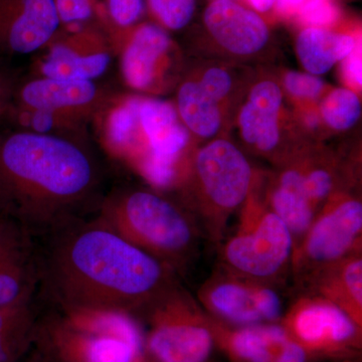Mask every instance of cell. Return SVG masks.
<instances>
[{
	"label": "cell",
	"instance_id": "cell-1",
	"mask_svg": "<svg viewBox=\"0 0 362 362\" xmlns=\"http://www.w3.org/2000/svg\"><path fill=\"white\" fill-rule=\"evenodd\" d=\"M40 258V281L61 310L132 312L169 289V267L95 218L66 223Z\"/></svg>",
	"mask_w": 362,
	"mask_h": 362
},
{
	"label": "cell",
	"instance_id": "cell-2",
	"mask_svg": "<svg viewBox=\"0 0 362 362\" xmlns=\"http://www.w3.org/2000/svg\"><path fill=\"white\" fill-rule=\"evenodd\" d=\"M96 180L90 156L68 140L18 132L0 141V204L30 235L68 223Z\"/></svg>",
	"mask_w": 362,
	"mask_h": 362
},
{
	"label": "cell",
	"instance_id": "cell-3",
	"mask_svg": "<svg viewBox=\"0 0 362 362\" xmlns=\"http://www.w3.org/2000/svg\"><path fill=\"white\" fill-rule=\"evenodd\" d=\"M188 139L175 109L159 100H126L107 121V140L112 148L137 164L157 187L173 182L176 160Z\"/></svg>",
	"mask_w": 362,
	"mask_h": 362
},
{
	"label": "cell",
	"instance_id": "cell-4",
	"mask_svg": "<svg viewBox=\"0 0 362 362\" xmlns=\"http://www.w3.org/2000/svg\"><path fill=\"white\" fill-rule=\"evenodd\" d=\"M97 220L168 267L187 254L194 240L192 226L180 209L143 190L107 199Z\"/></svg>",
	"mask_w": 362,
	"mask_h": 362
},
{
	"label": "cell",
	"instance_id": "cell-5",
	"mask_svg": "<svg viewBox=\"0 0 362 362\" xmlns=\"http://www.w3.org/2000/svg\"><path fill=\"white\" fill-rule=\"evenodd\" d=\"M170 290L151 304V327L144 349L154 362H204L213 349V337L187 300Z\"/></svg>",
	"mask_w": 362,
	"mask_h": 362
},
{
	"label": "cell",
	"instance_id": "cell-6",
	"mask_svg": "<svg viewBox=\"0 0 362 362\" xmlns=\"http://www.w3.org/2000/svg\"><path fill=\"white\" fill-rule=\"evenodd\" d=\"M33 347L52 362H133L144 354L123 338L77 325L61 313L40 321Z\"/></svg>",
	"mask_w": 362,
	"mask_h": 362
},
{
	"label": "cell",
	"instance_id": "cell-7",
	"mask_svg": "<svg viewBox=\"0 0 362 362\" xmlns=\"http://www.w3.org/2000/svg\"><path fill=\"white\" fill-rule=\"evenodd\" d=\"M292 233L274 211L244 225L226 246V261L235 270L257 278L277 273L291 255Z\"/></svg>",
	"mask_w": 362,
	"mask_h": 362
},
{
	"label": "cell",
	"instance_id": "cell-8",
	"mask_svg": "<svg viewBox=\"0 0 362 362\" xmlns=\"http://www.w3.org/2000/svg\"><path fill=\"white\" fill-rule=\"evenodd\" d=\"M195 168L204 194L216 209L233 211L246 199L252 169L232 143L223 139L209 143L199 151Z\"/></svg>",
	"mask_w": 362,
	"mask_h": 362
},
{
	"label": "cell",
	"instance_id": "cell-9",
	"mask_svg": "<svg viewBox=\"0 0 362 362\" xmlns=\"http://www.w3.org/2000/svg\"><path fill=\"white\" fill-rule=\"evenodd\" d=\"M59 25L54 0H0V52L32 54L56 35Z\"/></svg>",
	"mask_w": 362,
	"mask_h": 362
},
{
	"label": "cell",
	"instance_id": "cell-10",
	"mask_svg": "<svg viewBox=\"0 0 362 362\" xmlns=\"http://www.w3.org/2000/svg\"><path fill=\"white\" fill-rule=\"evenodd\" d=\"M39 264L30 233L13 221L0 223V306L35 292Z\"/></svg>",
	"mask_w": 362,
	"mask_h": 362
},
{
	"label": "cell",
	"instance_id": "cell-11",
	"mask_svg": "<svg viewBox=\"0 0 362 362\" xmlns=\"http://www.w3.org/2000/svg\"><path fill=\"white\" fill-rule=\"evenodd\" d=\"M204 23L218 45L240 56L261 51L270 37L263 18L233 0H213L204 11Z\"/></svg>",
	"mask_w": 362,
	"mask_h": 362
},
{
	"label": "cell",
	"instance_id": "cell-12",
	"mask_svg": "<svg viewBox=\"0 0 362 362\" xmlns=\"http://www.w3.org/2000/svg\"><path fill=\"white\" fill-rule=\"evenodd\" d=\"M310 228L304 245L307 259L328 263L341 258L361 235V202L356 199L339 202L327 209Z\"/></svg>",
	"mask_w": 362,
	"mask_h": 362
},
{
	"label": "cell",
	"instance_id": "cell-13",
	"mask_svg": "<svg viewBox=\"0 0 362 362\" xmlns=\"http://www.w3.org/2000/svg\"><path fill=\"white\" fill-rule=\"evenodd\" d=\"M206 299L214 311L233 322L274 320L280 314V300L275 292L242 283H218L209 289Z\"/></svg>",
	"mask_w": 362,
	"mask_h": 362
},
{
	"label": "cell",
	"instance_id": "cell-14",
	"mask_svg": "<svg viewBox=\"0 0 362 362\" xmlns=\"http://www.w3.org/2000/svg\"><path fill=\"white\" fill-rule=\"evenodd\" d=\"M281 106L282 92L276 83L263 81L252 88L240 114V132L247 144L262 152L277 146Z\"/></svg>",
	"mask_w": 362,
	"mask_h": 362
},
{
	"label": "cell",
	"instance_id": "cell-15",
	"mask_svg": "<svg viewBox=\"0 0 362 362\" xmlns=\"http://www.w3.org/2000/svg\"><path fill=\"white\" fill-rule=\"evenodd\" d=\"M169 45L170 39L161 26L142 23L133 30L122 59L124 78L131 87L142 90L151 85Z\"/></svg>",
	"mask_w": 362,
	"mask_h": 362
},
{
	"label": "cell",
	"instance_id": "cell-16",
	"mask_svg": "<svg viewBox=\"0 0 362 362\" xmlns=\"http://www.w3.org/2000/svg\"><path fill=\"white\" fill-rule=\"evenodd\" d=\"M92 81L45 78L26 84L21 90L23 106L40 113L54 114L92 103L96 98Z\"/></svg>",
	"mask_w": 362,
	"mask_h": 362
},
{
	"label": "cell",
	"instance_id": "cell-17",
	"mask_svg": "<svg viewBox=\"0 0 362 362\" xmlns=\"http://www.w3.org/2000/svg\"><path fill=\"white\" fill-rule=\"evenodd\" d=\"M35 293L0 306V362H18L35 346L37 319Z\"/></svg>",
	"mask_w": 362,
	"mask_h": 362
},
{
	"label": "cell",
	"instance_id": "cell-18",
	"mask_svg": "<svg viewBox=\"0 0 362 362\" xmlns=\"http://www.w3.org/2000/svg\"><path fill=\"white\" fill-rule=\"evenodd\" d=\"M110 57L103 49L78 47L77 37L57 42L42 65L45 78L59 80L90 81L108 68Z\"/></svg>",
	"mask_w": 362,
	"mask_h": 362
},
{
	"label": "cell",
	"instance_id": "cell-19",
	"mask_svg": "<svg viewBox=\"0 0 362 362\" xmlns=\"http://www.w3.org/2000/svg\"><path fill=\"white\" fill-rule=\"evenodd\" d=\"M356 45L357 40L352 35L309 26L298 35L296 49L305 70L312 75H322L337 62L347 58Z\"/></svg>",
	"mask_w": 362,
	"mask_h": 362
},
{
	"label": "cell",
	"instance_id": "cell-20",
	"mask_svg": "<svg viewBox=\"0 0 362 362\" xmlns=\"http://www.w3.org/2000/svg\"><path fill=\"white\" fill-rule=\"evenodd\" d=\"M294 329L311 344L346 341L356 332L354 322L342 309L324 302L302 307L295 316Z\"/></svg>",
	"mask_w": 362,
	"mask_h": 362
},
{
	"label": "cell",
	"instance_id": "cell-21",
	"mask_svg": "<svg viewBox=\"0 0 362 362\" xmlns=\"http://www.w3.org/2000/svg\"><path fill=\"white\" fill-rule=\"evenodd\" d=\"M272 204L274 213L282 218L292 235H301L310 228L314 206L305 192L303 175L300 171L292 169L283 173Z\"/></svg>",
	"mask_w": 362,
	"mask_h": 362
},
{
	"label": "cell",
	"instance_id": "cell-22",
	"mask_svg": "<svg viewBox=\"0 0 362 362\" xmlns=\"http://www.w3.org/2000/svg\"><path fill=\"white\" fill-rule=\"evenodd\" d=\"M218 100L201 82H187L178 92V111L183 122L194 134L209 138L220 130L221 115Z\"/></svg>",
	"mask_w": 362,
	"mask_h": 362
},
{
	"label": "cell",
	"instance_id": "cell-23",
	"mask_svg": "<svg viewBox=\"0 0 362 362\" xmlns=\"http://www.w3.org/2000/svg\"><path fill=\"white\" fill-rule=\"evenodd\" d=\"M289 341L287 333L279 326H255L233 335V350L247 362H272L280 356L278 349Z\"/></svg>",
	"mask_w": 362,
	"mask_h": 362
},
{
	"label": "cell",
	"instance_id": "cell-24",
	"mask_svg": "<svg viewBox=\"0 0 362 362\" xmlns=\"http://www.w3.org/2000/svg\"><path fill=\"white\" fill-rule=\"evenodd\" d=\"M361 113V101L356 93L345 88L333 90L321 104L324 120L335 130L349 129L357 122Z\"/></svg>",
	"mask_w": 362,
	"mask_h": 362
},
{
	"label": "cell",
	"instance_id": "cell-25",
	"mask_svg": "<svg viewBox=\"0 0 362 362\" xmlns=\"http://www.w3.org/2000/svg\"><path fill=\"white\" fill-rule=\"evenodd\" d=\"M157 20L169 30L185 28L194 16L197 0H147Z\"/></svg>",
	"mask_w": 362,
	"mask_h": 362
},
{
	"label": "cell",
	"instance_id": "cell-26",
	"mask_svg": "<svg viewBox=\"0 0 362 362\" xmlns=\"http://www.w3.org/2000/svg\"><path fill=\"white\" fill-rule=\"evenodd\" d=\"M300 18L314 28H324L337 21V8L332 0H305L298 8Z\"/></svg>",
	"mask_w": 362,
	"mask_h": 362
},
{
	"label": "cell",
	"instance_id": "cell-27",
	"mask_svg": "<svg viewBox=\"0 0 362 362\" xmlns=\"http://www.w3.org/2000/svg\"><path fill=\"white\" fill-rule=\"evenodd\" d=\"M144 7V0H107L109 18L118 28H128L137 23Z\"/></svg>",
	"mask_w": 362,
	"mask_h": 362
},
{
	"label": "cell",
	"instance_id": "cell-28",
	"mask_svg": "<svg viewBox=\"0 0 362 362\" xmlns=\"http://www.w3.org/2000/svg\"><path fill=\"white\" fill-rule=\"evenodd\" d=\"M286 89L293 96L302 99H313L322 92L324 83L315 76L290 71L285 76Z\"/></svg>",
	"mask_w": 362,
	"mask_h": 362
},
{
	"label": "cell",
	"instance_id": "cell-29",
	"mask_svg": "<svg viewBox=\"0 0 362 362\" xmlns=\"http://www.w3.org/2000/svg\"><path fill=\"white\" fill-rule=\"evenodd\" d=\"M343 296L349 297L354 308H361L362 303V262L361 259H352L349 262L342 271Z\"/></svg>",
	"mask_w": 362,
	"mask_h": 362
},
{
	"label": "cell",
	"instance_id": "cell-30",
	"mask_svg": "<svg viewBox=\"0 0 362 362\" xmlns=\"http://www.w3.org/2000/svg\"><path fill=\"white\" fill-rule=\"evenodd\" d=\"M62 23H84L94 14V0H54Z\"/></svg>",
	"mask_w": 362,
	"mask_h": 362
},
{
	"label": "cell",
	"instance_id": "cell-31",
	"mask_svg": "<svg viewBox=\"0 0 362 362\" xmlns=\"http://www.w3.org/2000/svg\"><path fill=\"white\" fill-rule=\"evenodd\" d=\"M303 185L305 192L314 206V204L323 201L329 194L333 187V178L328 171L315 169L303 175Z\"/></svg>",
	"mask_w": 362,
	"mask_h": 362
},
{
	"label": "cell",
	"instance_id": "cell-32",
	"mask_svg": "<svg viewBox=\"0 0 362 362\" xmlns=\"http://www.w3.org/2000/svg\"><path fill=\"white\" fill-rule=\"evenodd\" d=\"M201 84L206 88L218 101H221L230 92L232 87V78L225 70L213 68L204 74Z\"/></svg>",
	"mask_w": 362,
	"mask_h": 362
},
{
	"label": "cell",
	"instance_id": "cell-33",
	"mask_svg": "<svg viewBox=\"0 0 362 362\" xmlns=\"http://www.w3.org/2000/svg\"><path fill=\"white\" fill-rule=\"evenodd\" d=\"M344 61V76L349 84L361 87V45H356V49Z\"/></svg>",
	"mask_w": 362,
	"mask_h": 362
},
{
	"label": "cell",
	"instance_id": "cell-34",
	"mask_svg": "<svg viewBox=\"0 0 362 362\" xmlns=\"http://www.w3.org/2000/svg\"><path fill=\"white\" fill-rule=\"evenodd\" d=\"M305 361H306V354L303 347L289 340L286 343L284 349L281 351L276 362H305Z\"/></svg>",
	"mask_w": 362,
	"mask_h": 362
},
{
	"label": "cell",
	"instance_id": "cell-35",
	"mask_svg": "<svg viewBox=\"0 0 362 362\" xmlns=\"http://www.w3.org/2000/svg\"><path fill=\"white\" fill-rule=\"evenodd\" d=\"M259 13H268L277 4V0H247Z\"/></svg>",
	"mask_w": 362,
	"mask_h": 362
},
{
	"label": "cell",
	"instance_id": "cell-36",
	"mask_svg": "<svg viewBox=\"0 0 362 362\" xmlns=\"http://www.w3.org/2000/svg\"><path fill=\"white\" fill-rule=\"evenodd\" d=\"M305 0H277V4L276 6L279 7V9L282 11H292L294 9L299 8L302 6V4Z\"/></svg>",
	"mask_w": 362,
	"mask_h": 362
},
{
	"label": "cell",
	"instance_id": "cell-37",
	"mask_svg": "<svg viewBox=\"0 0 362 362\" xmlns=\"http://www.w3.org/2000/svg\"><path fill=\"white\" fill-rule=\"evenodd\" d=\"M28 362H52L49 361L47 357H45L44 354H40L39 350H37L33 347V356L30 357V361Z\"/></svg>",
	"mask_w": 362,
	"mask_h": 362
},
{
	"label": "cell",
	"instance_id": "cell-38",
	"mask_svg": "<svg viewBox=\"0 0 362 362\" xmlns=\"http://www.w3.org/2000/svg\"><path fill=\"white\" fill-rule=\"evenodd\" d=\"M6 104V89L4 83L0 80V113L4 111V106Z\"/></svg>",
	"mask_w": 362,
	"mask_h": 362
},
{
	"label": "cell",
	"instance_id": "cell-39",
	"mask_svg": "<svg viewBox=\"0 0 362 362\" xmlns=\"http://www.w3.org/2000/svg\"><path fill=\"white\" fill-rule=\"evenodd\" d=\"M133 362H148L146 361V359H145V357L144 356H138L137 358L135 359L134 361Z\"/></svg>",
	"mask_w": 362,
	"mask_h": 362
}]
</instances>
